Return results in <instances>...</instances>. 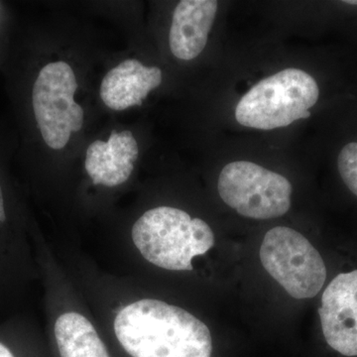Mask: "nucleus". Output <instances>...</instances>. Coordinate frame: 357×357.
Returning a JSON list of instances; mask_svg holds the SVG:
<instances>
[{
    "mask_svg": "<svg viewBox=\"0 0 357 357\" xmlns=\"http://www.w3.org/2000/svg\"><path fill=\"white\" fill-rule=\"evenodd\" d=\"M77 86L74 70L64 61L49 63L40 70L32 89V107L47 146L61 150L72 133L84 126L83 107L75 102Z\"/></svg>",
    "mask_w": 357,
    "mask_h": 357,
    "instance_id": "nucleus-4",
    "label": "nucleus"
},
{
    "mask_svg": "<svg viewBox=\"0 0 357 357\" xmlns=\"http://www.w3.org/2000/svg\"><path fill=\"white\" fill-rule=\"evenodd\" d=\"M338 171L347 187L357 196V142L342 148L337 159Z\"/></svg>",
    "mask_w": 357,
    "mask_h": 357,
    "instance_id": "nucleus-12",
    "label": "nucleus"
},
{
    "mask_svg": "<svg viewBox=\"0 0 357 357\" xmlns=\"http://www.w3.org/2000/svg\"><path fill=\"white\" fill-rule=\"evenodd\" d=\"M114 333L132 357H211L208 326L189 312L162 301L144 299L119 312Z\"/></svg>",
    "mask_w": 357,
    "mask_h": 357,
    "instance_id": "nucleus-1",
    "label": "nucleus"
},
{
    "mask_svg": "<svg viewBox=\"0 0 357 357\" xmlns=\"http://www.w3.org/2000/svg\"><path fill=\"white\" fill-rule=\"evenodd\" d=\"M344 3L351 4V6H357V0H345Z\"/></svg>",
    "mask_w": 357,
    "mask_h": 357,
    "instance_id": "nucleus-15",
    "label": "nucleus"
},
{
    "mask_svg": "<svg viewBox=\"0 0 357 357\" xmlns=\"http://www.w3.org/2000/svg\"><path fill=\"white\" fill-rule=\"evenodd\" d=\"M260 259L294 299L314 298L325 284L326 268L319 251L290 227H274L265 234Z\"/></svg>",
    "mask_w": 357,
    "mask_h": 357,
    "instance_id": "nucleus-5",
    "label": "nucleus"
},
{
    "mask_svg": "<svg viewBox=\"0 0 357 357\" xmlns=\"http://www.w3.org/2000/svg\"><path fill=\"white\" fill-rule=\"evenodd\" d=\"M161 83L158 67H146L136 59H128L105 75L100 96L109 109L121 112L140 107L150 91Z\"/></svg>",
    "mask_w": 357,
    "mask_h": 357,
    "instance_id": "nucleus-9",
    "label": "nucleus"
},
{
    "mask_svg": "<svg viewBox=\"0 0 357 357\" xmlns=\"http://www.w3.org/2000/svg\"><path fill=\"white\" fill-rule=\"evenodd\" d=\"M139 148L132 132L112 131L107 142L96 140L88 147L84 168L95 185L116 187L130 177Z\"/></svg>",
    "mask_w": 357,
    "mask_h": 357,
    "instance_id": "nucleus-8",
    "label": "nucleus"
},
{
    "mask_svg": "<svg viewBox=\"0 0 357 357\" xmlns=\"http://www.w3.org/2000/svg\"><path fill=\"white\" fill-rule=\"evenodd\" d=\"M6 218V208H4L3 192L0 185V222H3Z\"/></svg>",
    "mask_w": 357,
    "mask_h": 357,
    "instance_id": "nucleus-13",
    "label": "nucleus"
},
{
    "mask_svg": "<svg viewBox=\"0 0 357 357\" xmlns=\"http://www.w3.org/2000/svg\"><path fill=\"white\" fill-rule=\"evenodd\" d=\"M55 337L62 357H109L95 326L79 312H65L59 317Z\"/></svg>",
    "mask_w": 357,
    "mask_h": 357,
    "instance_id": "nucleus-11",
    "label": "nucleus"
},
{
    "mask_svg": "<svg viewBox=\"0 0 357 357\" xmlns=\"http://www.w3.org/2000/svg\"><path fill=\"white\" fill-rule=\"evenodd\" d=\"M319 314L328 344L342 356H357V270L331 282Z\"/></svg>",
    "mask_w": 357,
    "mask_h": 357,
    "instance_id": "nucleus-7",
    "label": "nucleus"
},
{
    "mask_svg": "<svg viewBox=\"0 0 357 357\" xmlns=\"http://www.w3.org/2000/svg\"><path fill=\"white\" fill-rule=\"evenodd\" d=\"M0 357H14L11 351L2 344H0Z\"/></svg>",
    "mask_w": 357,
    "mask_h": 357,
    "instance_id": "nucleus-14",
    "label": "nucleus"
},
{
    "mask_svg": "<svg viewBox=\"0 0 357 357\" xmlns=\"http://www.w3.org/2000/svg\"><path fill=\"white\" fill-rule=\"evenodd\" d=\"M316 79L300 69H285L262 79L241 98L237 122L246 128L272 130L311 116L318 102Z\"/></svg>",
    "mask_w": 357,
    "mask_h": 357,
    "instance_id": "nucleus-3",
    "label": "nucleus"
},
{
    "mask_svg": "<svg viewBox=\"0 0 357 357\" xmlns=\"http://www.w3.org/2000/svg\"><path fill=\"white\" fill-rule=\"evenodd\" d=\"M215 0H183L174 10L169 34L171 52L180 60L198 57L208 42L217 15Z\"/></svg>",
    "mask_w": 357,
    "mask_h": 357,
    "instance_id": "nucleus-10",
    "label": "nucleus"
},
{
    "mask_svg": "<svg viewBox=\"0 0 357 357\" xmlns=\"http://www.w3.org/2000/svg\"><path fill=\"white\" fill-rule=\"evenodd\" d=\"M131 234L148 262L172 271L192 270V258L204 255L215 244L208 223L170 206L147 211L134 223Z\"/></svg>",
    "mask_w": 357,
    "mask_h": 357,
    "instance_id": "nucleus-2",
    "label": "nucleus"
},
{
    "mask_svg": "<svg viewBox=\"0 0 357 357\" xmlns=\"http://www.w3.org/2000/svg\"><path fill=\"white\" fill-rule=\"evenodd\" d=\"M218 188L222 201L243 217L270 220L285 215L291 206L292 185L288 178L252 162L227 164Z\"/></svg>",
    "mask_w": 357,
    "mask_h": 357,
    "instance_id": "nucleus-6",
    "label": "nucleus"
}]
</instances>
